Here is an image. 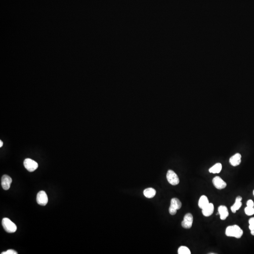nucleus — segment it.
I'll use <instances>...</instances> for the list:
<instances>
[{"label":"nucleus","mask_w":254,"mask_h":254,"mask_svg":"<svg viewBox=\"0 0 254 254\" xmlns=\"http://www.w3.org/2000/svg\"><path fill=\"white\" fill-rule=\"evenodd\" d=\"M242 230L237 225L229 226L226 229V234L227 236L233 237L240 239L243 235Z\"/></svg>","instance_id":"f257e3e1"},{"label":"nucleus","mask_w":254,"mask_h":254,"mask_svg":"<svg viewBox=\"0 0 254 254\" xmlns=\"http://www.w3.org/2000/svg\"><path fill=\"white\" fill-rule=\"evenodd\" d=\"M2 225L5 231L8 233H15L17 229L16 225L8 218H3Z\"/></svg>","instance_id":"f03ea898"},{"label":"nucleus","mask_w":254,"mask_h":254,"mask_svg":"<svg viewBox=\"0 0 254 254\" xmlns=\"http://www.w3.org/2000/svg\"><path fill=\"white\" fill-rule=\"evenodd\" d=\"M182 207L181 202L177 198L171 199L169 212L171 215H175L177 212V210L180 209Z\"/></svg>","instance_id":"7ed1b4c3"},{"label":"nucleus","mask_w":254,"mask_h":254,"mask_svg":"<svg viewBox=\"0 0 254 254\" xmlns=\"http://www.w3.org/2000/svg\"><path fill=\"white\" fill-rule=\"evenodd\" d=\"M167 179L170 184L176 186L180 183V179L176 173L172 170H169L167 173Z\"/></svg>","instance_id":"20e7f679"},{"label":"nucleus","mask_w":254,"mask_h":254,"mask_svg":"<svg viewBox=\"0 0 254 254\" xmlns=\"http://www.w3.org/2000/svg\"><path fill=\"white\" fill-rule=\"evenodd\" d=\"M24 165L25 168L29 172L35 171L38 167V163L35 161L29 158H27L24 160Z\"/></svg>","instance_id":"39448f33"},{"label":"nucleus","mask_w":254,"mask_h":254,"mask_svg":"<svg viewBox=\"0 0 254 254\" xmlns=\"http://www.w3.org/2000/svg\"><path fill=\"white\" fill-rule=\"evenodd\" d=\"M37 203L42 206H45L48 202V197L44 191H41L38 193L36 198Z\"/></svg>","instance_id":"423d86ee"},{"label":"nucleus","mask_w":254,"mask_h":254,"mask_svg":"<svg viewBox=\"0 0 254 254\" xmlns=\"http://www.w3.org/2000/svg\"><path fill=\"white\" fill-rule=\"evenodd\" d=\"M193 223V216L191 213H187L183 217L181 225L185 229H190L192 227Z\"/></svg>","instance_id":"0eeeda50"},{"label":"nucleus","mask_w":254,"mask_h":254,"mask_svg":"<svg viewBox=\"0 0 254 254\" xmlns=\"http://www.w3.org/2000/svg\"><path fill=\"white\" fill-rule=\"evenodd\" d=\"M213 184L217 189L221 190L227 187V184L220 176H216L213 178Z\"/></svg>","instance_id":"6e6552de"},{"label":"nucleus","mask_w":254,"mask_h":254,"mask_svg":"<svg viewBox=\"0 0 254 254\" xmlns=\"http://www.w3.org/2000/svg\"><path fill=\"white\" fill-rule=\"evenodd\" d=\"M13 182L12 178L6 175H4L2 177V186L3 189L8 190L10 187V184Z\"/></svg>","instance_id":"1a4fd4ad"},{"label":"nucleus","mask_w":254,"mask_h":254,"mask_svg":"<svg viewBox=\"0 0 254 254\" xmlns=\"http://www.w3.org/2000/svg\"><path fill=\"white\" fill-rule=\"evenodd\" d=\"M214 210V206L213 203H209L208 205L202 209V213L205 216H209L212 215Z\"/></svg>","instance_id":"9d476101"},{"label":"nucleus","mask_w":254,"mask_h":254,"mask_svg":"<svg viewBox=\"0 0 254 254\" xmlns=\"http://www.w3.org/2000/svg\"><path fill=\"white\" fill-rule=\"evenodd\" d=\"M218 213L220 216V219L224 220L227 219L229 216L228 210L226 206L221 205L219 206L218 209Z\"/></svg>","instance_id":"9b49d317"},{"label":"nucleus","mask_w":254,"mask_h":254,"mask_svg":"<svg viewBox=\"0 0 254 254\" xmlns=\"http://www.w3.org/2000/svg\"><path fill=\"white\" fill-rule=\"evenodd\" d=\"M241 154L237 153L232 157H230L229 160L230 163L232 166H234V167L238 166L241 164Z\"/></svg>","instance_id":"f8f14e48"},{"label":"nucleus","mask_w":254,"mask_h":254,"mask_svg":"<svg viewBox=\"0 0 254 254\" xmlns=\"http://www.w3.org/2000/svg\"><path fill=\"white\" fill-rule=\"evenodd\" d=\"M242 200V198L241 196H239L238 197L236 198L235 202L234 204L230 208L231 211L233 213H235L237 210L240 209V208L241 207L242 202L241 201Z\"/></svg>","instance_id":"ddd939ff"},{"label":"nucleus","mask_w":254,"mask_h":254,"mask_svg":"<svg viewBox=\"0 0 254 254\" xmlns=\"http://www.w3.org/2000/svg\"><path fill=\"white\" fill-rule=\"evenodd\" d=\"M209 201L208 198L205 195H202L198 202V206L201 209H203L206 206L209 204Z\"/></svg>","instance_id":"4468645a"},{"label":"nucleus","mask_w":254,"mask_h":254,"mask_svg":"<svg viewBox=\"0 0 254 254\" xmlns=\"http://www.w3.org/2000/svg\"><path fill=\"white\" fill-rule=\"evenodd\" d=\"M156 193V191L155 190L152 188L146 189L145 190L143 191V195H145V197L149 199H151L154 197Z\"/></svg>","instance_id":"2eb2a0df"},{"label":"nucleus","mask_w":254,"mask_h":254,"mask_svg":"<svg viewBox=\"0 0 254 254\" xmlns=\"http://www.w3.org/2000/svg\"><path fill=\"white\" fill-rule=\"evenodd\" d=\"M222 169V165L220 163H216L215 165L211 167V168L209 169V172L213 174L219 173L221 171Z\"/></svg>","instance_id":"dca6fc26"},{"label":"nucleus","mask_w":254,"mask_h":254,"mask_svg":"<svg viewBox=\"0 0 254 254\" xmlns=\"http://www.w3.org/2000/svg\"><path fill=\"white\" fill-rule=\"evenodd\" d=\"M178 254H191L190 250L186 246H181L178 249Z\"/></svg>","instance_id":"f3484780"},{"label":"nucleus","mask_w":254,"mask_h":254,"mask_svg":"<svg viewBox=\"0 0 254 254\" xmlns=\"http://www.w3.org/2000/svg\"><path fill=\"white\" fill-rule=\"evenodd\" d=\"M245 213L248 216L253 215L254 214V207H249L247 206L245 209Z\"/></svg>","instance_id":"a211bd4d"},{"label":"nucleus","mask_w":254,"mask_h":254,"mask_svg":"<svg viewBox=\"0 0 254 254\" xmlns=\"http://www.w3.org/2000/svg\"><path fill=\"white\" fill-rule=\"evenodd\" d=\"M249 229L250 230L254 229V217L250 218L249 220Z\"/></svg>","instance_id":"6ab92c4d"},{"label":"nucleus","mask_w":254,"mask_h":254,"mask_svg":"<svg viewBox=\"0 0 254 254\" xmlns=\"http://www.w3.org/2000/svg\"><path fill=\"white\" fill-rule=\"evenodd\" d=\"M18 252L15 251V250H13V249H9L7 251H5V252H2V254H17Z\"/></svg>","instance_id":"aec40b11"},{"label":"nucleus","mask_w":254,"mask_h":254,"mask_svg":"<svg viewBox=\"0 0 254 254\" xmlns=\"http://www.w3.org/2000/svg\"><path fill=\"white\" fill-rule=\"evenodd\" d=\"M247 206L249 207H254V201L251 200H249L247 202Z\"/></svg>","instance_id":"412c9836"},{"label":"nucleus","mask_w":254,"mask_h":254,"mask_svg":"<svg viewBox=\"0 0 254 254\" xmlns=\"http://www.w3.org/2000/svg\"><path fill=\"white\" fill-rule=\"evenodd\" d=\"M3 146V142L2 141L0 140V147H2Z\"/></svg>","instance_id":"4be33fe9"},{"label":"nucleus","mask_w":254,"mask_h":254,"mask_svg":"<svg viewBox=\"0 0 254 254\" xmlns=\"http://www.w3.org/2000/svg\"><path fill=\"white\" fill-rule=\"evenodd\" d=\"M251 231V234L252 235L254 236V229L252 230H250Z\"/></svg>","instance_id":"5701e85b"},{"label":"nucleus","mask_w":254,"mask_h":254,"mask_svg":"<svg viewBox=\"0 0 254 254\" xmlns=\"http://www.w3.org/2000/svg\"><path fill=\"white\" fill-rule=\"evenodd\" d=\"M253 194H254V190L253 191Z\"/></svg>","instance_id":"b1692460"}]
</instances>
